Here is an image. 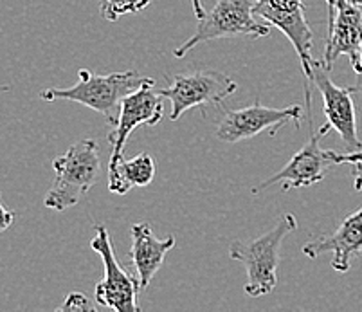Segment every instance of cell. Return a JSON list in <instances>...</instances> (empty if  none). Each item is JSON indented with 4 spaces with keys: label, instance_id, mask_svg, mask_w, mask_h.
Segmentation results:
<instances>
[{
    "label": "cell",
    "instance_id": "14",
    "mask_svg": "<svg viewBox=\"0 0 362 312\" xmlns=\"http://www.w3.org/2000/svg\"><path fill=\"white\" fill-rule=\"evenodd\" d=\"M171 248H175V236L173 235L159 238L153 235L148 222L132 226L130 260L136 267L141 291H144L153 280Z\"/></svg>",
    "mask_w": 362,
    "mask_h": 312
},
{
    "label": "cell",
    "instance_id": "21",
    "mask_svg": "<svg viewBox=\"0 0 362 312\" xmlns=\"http://www.w3.org/2000/svg\"><path fill=\"white\" fill-rule=\"evenodd\" d=\"M325 2H327V6H328V25H330L335 18V11H337L339 0H325Z\"/></svg>",
    "mask_w": 362,
    "mask_h": 312
},
{
    "label": "cell",
    "instance_id": "2",
    "mask_svg": "<svg viewBox=\"0 0 362 312\" xmlns=\"http://www.w3.org/2000/svg\"><path fill=\"white\" fill-rule=\"evenodd\" d=\"M298 228V220L291 213L279 219L278 224L265 235L251 241H235L229 245V256L247 269L245 294L251 298L265 296L278 285V265L285 236Z\"/></svg>",
    "mask_w": 362,
    "mask_h": 312
},
{
    "label": "cell",
    "instance_id": "10",
    "mask_svg": "<svg viewBox=\"0 0 362 312\" xmlns=\"http://www.w3.org/2000/svg\"><path fill=\"white\" fill-rule=\"evenodd\" d=\"M96 236L92 238L90 248L101 256L105 265V278L96 285V301L103 307L117 312H137V294H139V280L130 277L117 262L112 248L110 235L101 224L94 226Z\"/></svg>",
    "mask_w": 362,
    "mask_h": 312
},
{
    "label": "cell",
    "instance_id": "5",
    "mask_svg": "<svg viewBox=\"0 0 362 312\" xmlns=\"http://www.w3.org/2000/svg\"><path fill=\"white\" fill-rule=\"evenodd\" d=\"M321 132L312 134L308 143L303 146L299 152L294 154L291 161H288L278 173L263 180L262 185L256 186L252 193L263 192L265 188L272 185L281 183L283 192H288L292 188H305V186H312L315 183H321L327 173L330 172L334 166L339 164H355L362 159V150L350 154H339L335 150H327L321 146Z\"/></svg>",
    "mask_w": 362,
    "mask_h": 312
},
{
    "label": "cell",
    "instance_id": "7",
    "mask_svg": "<svg viewBox=\"0 0 362 312\" xmlns=\"http://www.w3.org/2000/svg\"><path fill=\"white\" fill-rule=\"evenodd\" d=\"M305 11H307L305 0H258L255 6L256 16H259L267 24L278 28L294 45L299 62H301V71L307 78V81H305V100H307V112L310 114L312 65H314L315 58L312 57L314 33L308 25Z\"/></svg>",
    "mask_w": 362,
    "mask_h": 312
},
{
    "label": "cell",
    "instance_id": "15",
    "mask_svg": "<svg viewBox=\"0 0 362 312\" xmlns=\"http://www.w3.org/2000/svg\"><path fill=\"white\" fill-rule=\"evenodd\" d=\"M156 177V163L150 154H139L134 159L121 157L116 164L108 166V190L124 195L132 188H144Z\"/></svg>",
    "mask_w": 362,
    "mask_h": 312
},
{
    "label": "cell",
    "instance_id": "4",
    "mask_svg": "<svg viewBox=\"0 0 362 312\" xmlns=\"http://www.w3.org/2000/svg\"><path fill=\"white\" fill-rule=\"evenodd\" d=\"M256 2L258 0H216L211 13L200 18L195 33L173 51V57L184 58L197 45L223 36L247 35L252 38L267 36L271 33V24L256 16Z\"/></svg>",
    "mask_w": 362,
    "mask_h": 312
},
{
    "label": "cell",
    "instance_id": "8",
    "mask_svg": "<svg viewBox=\"0 0 362 312\" xmlns=\"http://www.w3.org/2000/svg\"><path fill=\"white\" fill-rule=\"evenodd\" d=\"M303 120V107L291 105L285 108H271L255 101L251 107L226 110L220 116L215 127V134L220 141L226 143H238L243 139H251L258 134L267 132L274 136L279 128L288 123H294L299 128Z\"/></svg>",
    "mask_w": 362,
    "mask_h": 312
},
{
    "label": "cell",
    "instance_id": "1",
    "mask_svg": "<svg viewBox=\"0 0 362 312\" xmlns=\"http://www.w3.org/2000/svg\"><path fill=\"white\" fill-rule=\"evenodd\" d=\"M151 78L139 76L136 71L114 72V74H94V72L81 69L78 72V81L69 88H45L40 98L44 101L67 100L81 103L85 107L96 110L114 127L121 112V105L128 94L136 93L137 88L148 83Z\"/></svg>",
    "mask_w": 362,
    "mask_h": 312
},
{
    "label": "cell",
    "instance_id": "11",
    "mask_svg": "<svg viewBox=\"0 0 362 312\" xmlns=\"http://www.w3.org/2000/svg\"><path fill=\"white\" fill-rule=\"evenodd\" d=\"M156 81L150 80L143 87L137 88L136 93L128 94L121 105V112L117 117V123L114 125V130L108 134V143L112 146L110 164H116L123 157L124 144H127L128 136H130L137 127L148 125L156 127L164 116L163 96L157 91H153Z\"/></svg>",
    "mask_w": 362,
    "mask_h": 312
},
{
    "label": "cell",
    "instance_id": "18",
    "mask_svg": "<svg viewBox=\"0 0 362 312\" xmlns=\"http://www.w3.org/2000/svg\"><path fill=\"white\" fill-rule=\"evenodd\" d=\"M0 215H2V222H0V228H2V231H6V229L11 226V222L15 220V213L9 212L8 208H6L4 204L0 206Z\"/></svg>",
    "mask_w": 362,
    "mask_h": 312
},
{
    "label": "cell",
    "instance_id": "22",
    "mask_svg": "<svg viewBox=\"0 0 362 312\" xmlns=\"http://www.w3.org/2000/svg\"><path fill=\"white\" fill-rule=\"evenodd\" d=\"M351 88H354L355 94H361L362 96V49H361V69H358L357 80H355V85Z\"/></svg>",
    "mask_w": 362,
    "mask_h": 312
},
{
    "label": "cell",
    "instance_id": "13",
    "mask_svg": "<svg viewBox=\"0 0 362 312\" xmlns=\"http://www.w3.org/2000/svg\"><path fill=\"white\" fill-rule=\"evenodd\" d=\"M362 49V8L350 0H339L335 18L328 25V40L325 49V65H332L339 57H348L355 72L361 69Z\"/></svg>",
    "mask_w": 362,
    "mask_h": 312
},
{
    "label": "cell",
    "instance_id": "23",
    "mask_svg": "<svg viewBox=\"0 0 362 312\" xmlns=\"http://www.w3.org/2000/svg\"><path fill=\"white\" fill-rule=\"evenodd\" d=\"M350 2H354V4L361 6V8H362V0H350Z\"/></svg>",
    "mask_w": 362,
    "mask_h": 312
},
{
    "label": "cell",
    "instance_id": "17",
    "mask_svg": "<svg viewBox=\"0 0 362 312\" xmlns=\"http://www.w3.org/2000/svg\"><path fill=\"white\" fill-rule=\"evenodd\" d=\"M58 311L60 312H65V311L96 312V305H92L90 301H88V298L85 296V294H81V292H71V294H67V298H65L64 305L58 307Z\"/></svg>",
    "mask_w": 362,
    "mask_h": 312
},
{
    "label": "cell",
    "instance_id": "16",
    "mask_svg": "<svg viewBox=\"0 0 362 312\" xmlns=\"http://www.w3.org/2000/svg\"><path fill=\"white\" fill-rule=\"evenodd\" d=\"M151 0H100V13L107 22L119 21L123 15L139 13Z\"/></svg>",
    "mask_w": 362,
    "mask_h": 312
},
{
    "label": "cell",
    "instance_id": "12",
    "mask_svg": "<svg viewBox=\"0 0 362 312\" xmlns=\"http://www.w3.org/2000/svg\"><path fill=\"white\" fill-rule=\"evenodd\" d=\"M362 253V208L348 215L337 226L334 233L319 236L303 245V255L317 258L321 255H332L330 265L337 272H348L351 264Z\"/></svg>",
    "mask_w": 362,
    "mask_h": 312
},
{
    "label": "cell",
    "instance_id": "9",
    "mask_svg": "<svg viewBox=\"0 0 362 312\" xmlns=\"http://www.w3.org/2000/svg\"><path fill=\"white\" fill-rule=\"evenodd\" d=\"M312 83H315L325 101L322 112L327 116V121L319 128V132L327 136L330 130H335L351 152L362 150V141L358 139L357 134L354 98H351V94H355L354 88L335 85L330 78V69L321 60H314L312 65Z\"/></svg>",
    "mask_w": 362,
    "mask_h": 312
},
{
    "label": "cell",
    "instance_id": "3",
    "mask_svg": "<svg viewBox=\"0 0 362 312\" xmlns=\"http://www.w3.org/2000/svg\"><path fill=\"white\" fill-rule=\"evenodd\" d=\"M54 180L49 188L44 206L54 212L72 208L87 195L101 175L100 149L94 139L74 143L62 157L54 159Z\"/></svg>",
    "mask_w": 362,
    "mask_h": 312
},
{
    "label": "cell",
    "instance_id": "20",
    "mask_svg": "<svg viewBox=\"0 0 362 312\" xmlns=\"http://www.w3.org/2000/svg\"><path fill=\"white\" fill-rule=\"evenodd\" d=\"M192 6H193V13H195V16H197V18H199V21L207 15L206 8H204L202 0H192Z\"/></svg>",
    "mask_w": 362,
    "mask_h": 312
},
{
    "label": "cell",
    "instance_id": "6",
    "mask_svg": "<svg viewBox=\"0 0 362 312\" xmlns=\"http://www.w3.org/2000/svg\"><path fill=\"white\" fill-rule=\"evenodd\" d=\"M236 88V81L223 72L215 69H199L171 76L170 85L159 88L157 93L171 101L170 117L171 121H177L189 108L220 105L235 94Z\"/></svg>",
    "mask_w": 362,
    "mask_h": 312
},
{
    "label": "cell",
    "instance_id": "19",
    "mask_svg": "<svg viewBox=\"0 0 362 312\" xmlns=\"http://www.w3.org/2000/svg\"><path fill=\"white\" fill-rule=\"evenodd\" d=\"M354 188L362 192V159L354 164Z\"/></svg>",
    "mask_w": 362,
    "mask_h": 312
}]
</instances>
